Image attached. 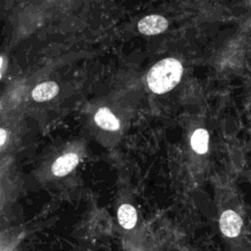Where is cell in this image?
Instances as JSON below:
<instances>
[{
    "label": "cell",
    "instance_id": "1",
    "mask_svg": "<svg viewBox=\"0 0 251 251\" xmlns=\"http://www.w3.org/2000/svg\"><path fill=\"white\" fill-rule=\"evenodd\" d=\"M182 66L175 58H166L156 63L147 75L150 89L157 93H165L173 89L180 80Z\"/></svg>",
    "mask_w": 251,
    "mask_h": 251
},
{
    "label": "cell",
    "instance_id": "2",
    "mask_svg": "<svg viewBox=\"0 0 251 251\" xmlns=\"http://www.w3.org/2000/svg\"><path fill=\"white\" fill-rule=\"evenodd\" d=\"M138 30L146 35L161 33L168 27V21L160 15H150L141 19L138 23Z\"/></svg>",
    "mask_w": 251,
    "mask_h": 251
},
{
    "label": "cell",
    "instance_id": "3",
    "mask_svg": "<svg viewBox=\"0 0 251 251\" xmlns=\"http://www.w3.org/2000/svg\"><path fill=\"white\" fill-rule=\"evenodd\" d=\"M78 163V156L75 153H67L59 157L52 166V173L57 176H64L71 173Z\"/></svg>",
    "mask_w": 251,
    "mask_h": 251
},
{
    "label": "cell",
    "instance_id": "4",
    "mask_svg": "<svg viewBox=\"0 0 251 251\" xmlns=\"http://www.w3.org/2000/svg\"><path fill=\"white\" fill-rule=\"evenodd\" d=\"M59 92V86L54 81H45L34 87L32 98L37 102H43L52 99Z\"/></svg>",
    "mask_w": 251,
    "mask_h": 251
},
{
    "label": "cell",
    "instance_id": "5",
    "mask_svg": "<svg viewBox=\"0 0 251 251\" xmlns=\"http://www.w3.org/2000/svg\"><path fill=\"white\" fill-rule=\"evenodd\" d=\"M95 123L106 130H117L120 128V122L115 115L107 108H100L94 117Z\"/></svg>",
    "mask_w": 251,
    "mask_h": 251
},
{
    "label": "cell",
    "instance_id": "6",
    "mask_svg": "<svg viewBox=\"0 0 251 251\" xmlns=\"http://www.w3.org/2000/svg\"><path fill=\"white\" fill-rule=\"evenodd\" d=\"M119 224L125 229H131L137 222V213L133 206L129 204H123L118 209Z\"/></svg>",
    "mask_w": 251,
    "mask_h": 251
},
{
    "label": "cell",
    "instance_id": "7",
    "mask_svg": "<svg viewBox=\"0 0 251 251\" xmlns=\"http://www.w3.org/2000/svg\"><path fill=\"white\" fill-rule=\"evenodd\" d=\"M191 147L198 154H205L208 151L209 133L204 128L196 129L191 136Z\"/></svg>",
    "mask_w": 251,
    "mask_h": 251
},
{
    "label": "cell",
    "instance_id": "8",
    "mask_svg": "<svg viewBox=\"0 0 251 251\" xmlns=\"http://www.w3.org/2000/svg\"><path fill=\"white\" fill-rule=\"evenodd\" d=\"M0 135H1V138H0V145L1 146H3L4 145V143H5V141H6V136H7V133H6V130L2 127L1 129H0Z\"/></svg>",
    "mask_w": 251,
    "mask_h": 251
},
{
    "label": "cell",
    "instance_id": "9",
    "mask_svg": "<svg viewBox=\"0 0 251 251\" xmlns=\"http://www.w3.org/2000/svg\"><path fill=\"white\" fill-rule=\"evenodd\" d=\"M1 72H3V56H1Z\"/></svg>",
    "mask_w": 251,
    "mask_h": 251
}]
</instances>
